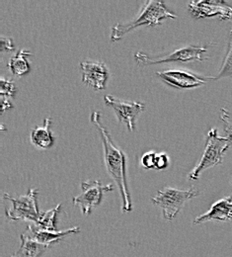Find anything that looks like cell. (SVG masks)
I'll list each match as a JSON object with an SVG mask.
<instances>
[{"label":"cell","instance_id":"obj_1","mask_svg":"<svg viewBox=\"0 0 232 257\" xmlns=\"http://www.w3.org/2000/svg\"><path fill=\"white\" fill-rule=\"evenodd\" d=\"M91 123L99 131L100 136L104 146L105 165L109 175L116 182L122 199H123V212L129 213L133 211V203L131 194L129 191L128 179H127V159L122 150L116 147L112 141V138L101 123V115L99 112H92Z\"/></svg>","mask_w":232,"mask_h":257},{"label":"cell","instance_id":"obj_2","mask_svg":"<svg viewBox=\"0 0 232 257\" xmlns=\"http://www.w3.org/2000/svg\"><path fill=\"white\" fill-rule=\"evenodd\" d=\"M176 17L174 13L167 9L163 1H147L134 20L118 23L112 27L111 41L117 42L138 27L157 26L165 19H176Z\"/></svg>","mask_w":232,"mask_h":257},{"label":"cell","instance_id":"obj_3","mask_svg":"<svg viewBox=\"0 0 232 257\" xmlns=\"http://www.w3.org/2000/svg\"><path fill=\"white\" fill-rule=\"evenodd\" d=\"M230 146L231 143L226 137L218 136L217 130L211 128L206 135V144L201 160L198 165L189 173L188 178L190 180H197L199 179V175L202 171L220 164L225 152Z\"/></svg>","mask_w":232,"mask_h":257},{"label":"cell","instance_id":"obj_4","mask_svg":"<svg viewBox=\"0 0 232 257\" xmlns=\"http://www.w3.org/2000/svg\"><path fill=\"white\" fill-rule=\"evenodd\" d=\"M198 195L199 191L195 187L187 190L164 188L157 192L156 196L151 199V202L162 209L164 219L172 221L177 217L184 205Z\"/></svg>","mask_w":232,"mask_h":257},{"label":"cell","instance_id":"obj_5","mask_svg":"<svg viewBox=\"0 0 232 257\" xmlns=\"http://www.w3.org/2000/svg\"><path fill=\"white\" fill-rule=\"evenodd\" d=\"M38 190L30 189L27 195L12 197L9 194H4V198L8 200L11 205L6 208V218L9 221H27L35 224L40 216L41 212L37 202Z\"/></svg>","mask_w":232,"mask_h":257},{"label":"cell","instance_id":"obj_6","mask_svg":"<svg viewBox=\"0 0 232 257\" xmlns=\"http://www.w3.org/2000/svg\"><path fill=\"white\" fill-rule=\"evenodd\" d=\"M205 52H206V47L188 46V47L175 50L163 56H157V57L148 56L144 53L138 52L134 55V59L137 64L142 66L166 64L170 62H193V61L202 62L205 60L202 57V55Z\"/></svg>","mask_w":232,"mask_h":257},{"label":"cell","instance_id":"obj_7","mask_svg":"<svg viewBox=\"0 0 232 257\" xmlns=\"http://www.w3.org/2000/svg\"><path fill=\"white\" fill-rule=\"evenodd\" d=\"M81 188L82 192L75 196L72 199V202L75 206L80 207L82 214L85 216L90 215L92 209L99 206L104 193L113 191L114 189L112 184L103 185L97 180H88L82 182Z\"/></svg>","mask_w":232,"mask_h":257},{"label":"cell","instance_id":"obj_8","mask_svg":"<svg viewBox=\"0 0 232 257\" xmlns=\"http://www.w3.org/2000/svg\"><path fill=\"white\" fill-rule=\"evenodd\" d=\"M107 106L112 108L119 122L125 123L129 131L133 132L135 128V120L144 109L145 104L142 102H132L118 99L112 95L104 97Z\"/></svg>","mask_w":232,"mask_h":257},{"label":"cell","instance_id":"obj_9","mask_svg":"<svg viewBox=\"0 0 232 257\" xmlns=\"http://www.w3.org/2000/svg\"><path fill=\"white\" fill-rule=\"evenodd\" d=\"M156 75L166 84L177 89H192L203 85L207 79L185 69H168Z\"/></svg>","mask_w":232,"mask_h":257},{"label":"cell","instance_id":"obj_10","mask_svg":"<svg viewBox=\"0 0 232 257\" xmlns=\"http://www.w3.org/2000/svg\"><path fill=\"white\" fill-rule=\"evenodd\" d=\"M189 11L196 19L218 16L221 20H232V7L223 1H192Z\"/></svg>","mask_w":232,"mask_h":257},{"label":"cell","instance_id":"obj_11","mask_svg":"<svg viewBox=\"0 0 232 257\" xmlns=\"http://www.w3.org/2000/svg\"><path fill=\"white\" fill-rule=\"evenodd\" d=\"M80 69L82 72V81L93 87L95 90L105 89L109 77V71L104 63L100 62H81Z\"/></svg>","mask_w":232,"mask_h":257},{"label":"cell","instance_id":"obj_12","mask_svg":"<svg viewBox=\"0 0 232 257\" xmlns=\"http://www.w3.org/2000/svg\"><path fill=\"white\" fill-rule=\"evenodd\" d=\"M232 220V197H225L215 202L210 210L196 218L194 225H199L209 221L227 222Z\"/></svg>","mask_w":232,"mask_h":257},{"label":"cell","instance_id":"obj_13","mask_svg":"<svg viewBox=\"0 0 232 257\" xmlns=\"http://www.w3.org/2000/svg\"><path fill=\"white\" fill-rule=\"evenodd\" d=\"M28 231L30 233L28 235L35 240H37L38 242L48 245V246H52L54 243H59L63 239L69 237L70 235L80 232V228L78 226H74V227L68 228L66 230L50 231V230L40 229L34 224H32L28 226Z\"/></svg>","mask_w":232,"mask_h":257},{"label":"cell","instance_id":"obj_14","mask_svg":"<svg viewBox=\"0 0 232 257\" xmlns=\"http://www.w3.org/2000/svg\"><path fill=\"white\" fill-rule=\"evenodd\" d=\"M20 238V247L10 257H42L51 247L38 242L26 233H22Z\"/></svg>","mask_w":232,"mask_h":257},{"label":"cell","instance_id":"obj_15","mask_svg":"<svg viewBox=\"0 0 232 257\" xmlns=\"http://www.w3.org/2000/svg\"><path fill=\"white\" fill-rule=\"evenodd\" d=\"M51 118L44 121L43 126H36L31 132V142L37 149L47 150L54 144V137L51 131Z\"/></svg>","mask_w":232,"mask_h":257},{"label":"cell","instance_id":"obj_16","mask_svg":"<svg viewBox=\"0 0 232 257\" xmlns=\"http://www.w3.org/2000/svg\"><path fill=\"white\" fill-rule=\"evenodd\" d=\"M31 56V53L26 50H19L16 55H14L9 63L8 67L12 71V73L16 76H22L29 71V63L27 58Z\"/></svg>","mask_w":232,"mask_h":257},{"label":"cell","instance_id":"obj_17","mask_svg":"<svg viewBox=\"0 0 232 257\" xmlns=\"http://www.w3.org/2000/svg\"><path fill=\"white\" fill-rule=\"evenodd\" d=\"M62 205L59 204L55 208L41 214L39 220L34 224L38 228L43 230L58 231L57 229V217L61 211Z\"/></svg>","mask_w":232,"mask_h":257},{"label":"cell","instance_id":"obj_18","mask_svg":"<svg viewBox=\"0 0 232 257\" xmlns=\"http://www.w3.org/2000/svg\"><path fill=\"white\" fill-rule=\"evenodd\" d=\"M225 76H232V30L230 33V42H229L228 52L225 56V59L223 61V64H222L220 71L218 72L217 76L214 77V79H219V78L225 77Z\"/></svg>","mask_w":232,"mask_h":257},{"label":"cell","instance_id":"obj_19","mask_svg":"<svg viewBox=\"0 0 232 257\" xmlns=\"http://www.w3.org/2000/svg\"><path fill=\"white\" fill-rule=\"evenodd\" d=\"M16 91V86L14 82L5 77H1L0 80V94L1 97L10 98L13 96Z\"/></svg>","mask_w":232,"mask_h":257},{"label":"cell","instance_id":"obj_20","mask_svg":"<svg viewBox=\"0 0 232 257\" xmlns=\"http://www.w3.org/2000/svg\"><path fill=\"white\" fill-rule=\"evenodd\" d=\"M220 119L225 125V134L226 138L230 141L232 145V117L228 111L224 108L220 110Z\"/></svg>","mask_w":232,"mask_h":257},{"label":"cell","instance_id":"obj_21","mask_svg":"<svg viewBox=\"0 0 232 257\" xmlns=\"http://www.w3.org/2000/svg\"><path fill=\"white\" fill-rule=\"evenodd\" d=\"M155 160H156V153H154V152L146 153L141 158V165L145 169L155 168Z\"/></svg>","mask_w":232,"mask_h":257},{"label":"cell","instance_id":"obj_22","mask_svg":"<svg viewBox=\"0 0 232 257\" xmlns=\"http://www.w3.org/2000/svg\"><path fill=\"white\" fill-rule=\"evenodd\" d=\"M169 159L166 154H156V160H155V169H165L168 166Z\"/></svg>","mask_w":232,"mask_h":257},{"label":"cell","instance_id":"obj_23","mask_svg":"<svg viewBox=\"0 0 232 257\" xmlns=\"http://www.w3.org/2000/svg\"><path fill=\"white\" fill-rule=\"evenodd\" d=\"M1 50L2 51H13L14 50V45L12 43V39L5 37V36H1Z\"/></svg>","mask_w":232,"mask_h":257},{"label":"cell","instance_id":"obj_24","mask_svg":"<svg viewBox=\"0 0 232 257\" xmlns=\"http://www.w3.org/2000/svg\"><path fill=\"white\" fill-rule=\"evenodd\" d=\"M10 107H11V102H10L9 98L1 97V111H2V113L5 112Z\"/></svg>","mask_w":232,"mask_h":257}]
</instances>
